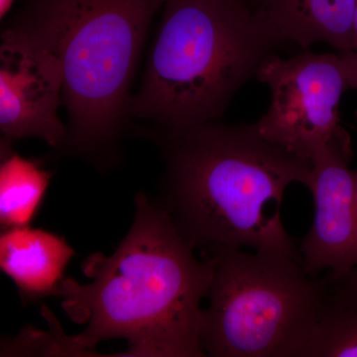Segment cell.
<instances>
[{
	"mask_svg": "<svg viewBox=\"0 0 357 357\" xmlns=\"http://www.w3.org/2000/svg\"><path fill=\"white\" fill-rule=\"evenodd\" d=\"M131 229L112 255L83 263L89 283L65 279L56 297L83 333L59 340L62 354H93L103 340L128 342L126 356H206L199 337L202 301L213 267L199 260L170 215L136 195Z\"/></svg>",
	"mask_w": 357,
	"mask_h": 357,
	"instance_id": "1",
	"label": "cell"
},
{
	"mask_svg": "<svg viewBox=\"0 0 357 357\" xmlns=\"http://www.w3.org/2000/svg\"><path fill=\"white\" fill-rule=\"evenodd\" d=\"M159 143L166 168L157 204L195 249L249 248L301 262L280 210L289 185H307L311 164L255 123L211 121Z\"/></svg>",
	"mask_w": 357,
	"mask_h": 357,
	"instance_id": "2",
	"label": "cell"
},
{
	"mask_svg": "<svg viewBox=\"0 0 357 357\" xmlns=\"http://www.w3.org/2000/svg\"><path fill=\"white\" fill-rule=\"evenodd\" d=\"M165 0H24L8 31L60 61L67 144L62 153L109 165L128 114L145 37Z\"/></svg>",
	"mask_w": 357,
	"mask_h": 357,
	"instance_id": "3",
	"label": "cell"
},
{
	"mask_svg": "<svg viewBox=\"0 0 357 357\" xmlns=\"http://www.w3.org/2000/svg\"><path fill=\"white\" fill-rule=\"evenodd\" d=\"M142 86L128 114L158 140L225 114L241 86L283 44L241 0H165Z\"/></svg>",
	"mask_w": 357,
	"mask_h": 357,
	"instance_id": "4",
	"label": "cell"
},
{
	"mask_svg": "<svg viewBox=\"0 0 357 357\" xmlns=\"http://www.w3.org/2000/svg\"><path fill=\"white\" fill-rule=\"evenodd\" d=\"M199 337L211 357H300L326 303L323 278L273 252L218 248Z\"/></svg>",
	"mask_w": 357,
	"mask_h": 357,
	"instance_id": "5",
	"label": "cell"
},
{
	"mask_svg": "<svg viewBox=\"0 0 357 357\" xmlns=\"http://www.w3.org/2000/svg\"><path fill=\"white\" fill-rule=\"evenodd\" d=\"M256 79L271 93L267 112L255 123L265 139L311 164L319 150L349 137L340 124V103L349 88L338 54L304 52L283 58L274 53Z\"/></svg>",
	"mask_w": 357,
	"mask_h": 357,
	"instance_id": "6",
	"label": "cell"
},
{
	"mask_svg": "<svg viewBox=\"0 0 357 357\" xmlns=\"http://www.w3.org/2000/svg\"><path fill=\"white\" fill-rule=\"evenodd\" d=\"M63 72L51 52L4 30L0 46L1 145L38 138L62 153L67 126L59 119Z\"/></svg>",
	"mask_w": 357,
	"mask_h": 357,
	"instance_id": "7",
	"label": "cell"
},
{
	"mask_svg": "<svg viewBox=\"0 0 357 357\" xmlns=\"http://www.w3.org/2000/svg\"><path fill=\"white\" fill-rule=\"evenodd\" d=\"M351 137L312 157L306 187L314 201L311 229L300 244L301 264L316 277L338 276L357 265V171L349 168Z\"/></svg>",
	"mask_w": 357,
	"mask_h": 357,
	"instance_id": "8",
	"label": "cell"
},
{
	"mask_svg": "<svg viewBox=\"0 0 357 357\" xmlns=\"http://www.w3.org/2000/svg\"><path fill=\"white\" fill-rule=\"evenodd\" d=\"M279 37L301 48L326 43L338 52L354 49L357 0H245Z\"/></svg>",
	"mask_w": 357,
	"mask_h": 357,
	"instance_id": "9",
	"label": "cell"
},
{
	"mask_svg": "<svg viewBox=\"0 0 357 357\" xmlns=\"http://www.w3.org/2000/svg\"><path fill=\"white\" fill-rule=\"evenodd\" d=\"M74 256L63 237L47 230L18 227L0 236V268L27 303L56 297Z\"/></svg>",
	"mask_w": 357,
	"mask_h": 357,
	"instance_id": "10",
	"label": "cell"
},
{
	"mask_svg": "<svg viewBox=\"0 0 357 357\" xmlns=\"http://www.w3.org/2000/svg\"><path fill=\"white\" fill-rule=\"evenodd\" d=\"M52 178L38 162L1 145L0 225L2 230L30 227L40 210Z\"/></svg>",
	"mask_w": 357,
	"mask_h": 357,
	"instance_id": "11",
	"label": "cell"
},
{
	"mask_svg": "<svg viewBox=\"0 0 357 357\" xmlns=\"http://www.w3.org/2000/svg\"><path fill=\"white\" fill-rule=\"evenodd\" d=\"M300 357H357V310L326 303L318 326Z\"/></svg>",
	"mask_w": 357,
	"mask_h": 357,
	"instance_id": "12",
	"label": "cell"
},
{
	"mask_svg": "<svg viewBox=\"0 0 357 357\" xmlns=\"http://www.w3.org/2000/svg\"><path fill=\"white\" fill-rule=\"evenodd\" d=\"M326 303L333 306L357 310V265L338 276L326 274Z\"/></svg>",
	"mask_w": 357,
	"mask_h": 357,
	"instance_id": "13",
	"label": "cell"
},
{
	"mask_svg": "<svg viewBox=\"0 0 357 357\" xmlns=\"http://www.w3.org/2000/svg\"><path fill=\"white\" fill-rule=\"evenodd\" d=\"M337 54L344 68L349 89H357V51L338 52Z\"/></svg>",
	"mask_w": 357,
	"mask_h": 357,
	"instance_id": "14",
	"label": "cell"
},
{
	"mask_svg": "<svg viewBox=\"0 0 357 357\" xmlns=\"http://www.w3.org/2000/svg\"><path fill=\"white\" fill-rule=\"evenodd\" d=\"M15 0H0V17L3 20L6 14L10 11Z\"/></svg>",
	"mask_w": 357,
	"mask_h": 357,
	"instance_id": "15",
	"label": "cell"
},
{
	"mask_svg": "<svg viewBox=\"0 0 357 357\" xmlns=\"http://www.w3.org/2000/svg\"><path fill=\"white\" fill-rule=\"evenodd\" d=\"M352 51H357V6L356 11V17H354V49Z\"/></svg>",
	"mask_w": 357,
	"mask_h": 357,
	"instance_id": "16",
	"label": "cell"
},
{
	"mask_svg": "<svg viewBox=\"0 0 357 357\" xmlns=\"http://www.w3.org/2000/svg\"><path fill=\"white\" fill-rule=\"evenodd\" d=\"M241 1L244 2V3H246L245 0H241Z\"/></svg>",
	"mask_w": 357,
	"mask_h": 357,
	"instance_id": "17",
	"label": "cell"
}]
</instances>
